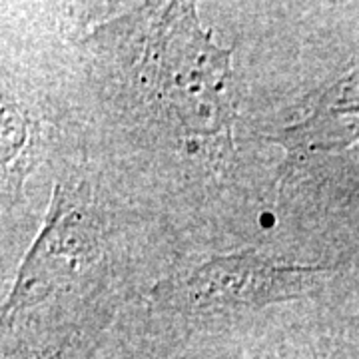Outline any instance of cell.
Wrapping results in <instances>:
<instances>
[{
	"label": "cell",
	"mask_w": 359,
	"mask_h": 359,
	"mask_svg": "<svg viewBox=\"0 0 359 359\" xmlns=\"http://www.w3.org/2000/svg\"><path fill=\"white\" fill-rule=\"evenodd\" d=\"M318 271V268L283 266L244 252L208 259L170 294L200 308L266 306L311 292Z\"/></svg>",
	"instance_id": "obj_1"
}]
</instances>
